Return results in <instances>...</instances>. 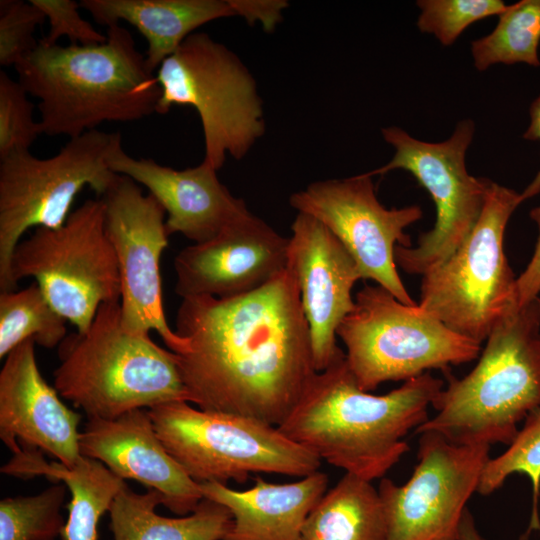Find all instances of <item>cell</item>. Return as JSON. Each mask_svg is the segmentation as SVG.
I'll return each mask as SVG.
<instances>
[{
  "label": "cell",
  "mask_w": 540,
  "mask_h": 540,
  "mask_svg": "<svg viewBox=\"0 0 540 540\" xmlns=\"http://www.w3.org/2000/svg\"><path fill=\"white\" fill-rule=\"evenodd\" d=\"M320 471L291 483H270L261 477L246 490L218 482L200 483L203 498L225 506L232 526L224 540H299L302 526L327 490Z\"/></svg>",
  "instance_id": "obj_21"
},
{
  "label": "cell",
  "mask_w": 540,
  "mask_h": 540,
  "mask_svg": "<svg viewBox=\"0 0 540 540\" xmlns=\"http://www.w3.org/2000/svg\"><path fill=\"white\" fill-rule=\"evenodd\" d=\"M418 463L404 485L383 478L378 492L387 521L385 540H458L466 503L489 460V445H457L436 432L420 433Z\"/></svg>",
  "instance_id": "obj_13"
},
{
  "label": "cell",
  "mask_w": 540,
  "mask_h": 540,
  "mask_svg": "<svg viewBox=\"0 0 540 540\" xmlns=\"http://www.w3.org/2000/svg\"><path fill=\"white\" fill-rule=\"evenodd\" d=\"M458 540H486L477 530L473 516L468 508L465 509L459 525Z\"/></svg>",
  "instance_id": "obj_37"
},
{
  "label": "cell",
  "mask_w": 540,
  "mask_h": 540,
  "mask_svg": "<svg viewBox=\"0 0 540 540\" xmlns=\"http://www.w3.org/2000/svg\"><path fill=\"white\" fill-rule=\"evenodd\" d=\"M477 365L450 373L432 402L436 415L416 433H439L457 445H509L518 423L540 407V296L513 304L492 328Z\"/></svg>",
  "instance_id": "obj_4"
},
{
  "label": "cell",
  "mask_w": 540,
  "mask_h": 540,
  "mask_svg": "<svg viewBox=\"0 0 540 540\" xmlns=\"http://www.w3.org/2000/svg\"><path fill=\"white\" fill-rule=\"evenodd\" d=\"M417 27L443 46H451L471 24L503 14L509 7L501 0H418Z\"/></svg>",
  "instance_id": "obj_30"
},
{
  "label": "cell",
  "mask_w": 540,
  "mask_h": 540,
  "mask_svg": "<svg viewBox=\"0 0 540 540\" xmlns=\"http://www.w3.org/2000/svg\"><path fill=\"white\" fill-rule=\"evenodd\" d=\"M290 205L325 225L354 259L362 279H371L408 306L411 298L397 272L394 250L411 247L404 228L422 218L418 205L386 209L377 199L372 177L320 180L290 197Z\"/></svg>",
  "instance_id": "obj_15"
},
{
  "label": "cell",
  "mask_w": 540,
  "mask_h": 540,
  "mask_svg": "<svg viewBox=\"0 0 540 540\" xmlns=\"http://www.w3.org/2000/svg\"><path fill=\"white\" fill-rule=\"evenodd\" d=\"M107 164L148 189L167 213L170 236L181 233L195 243L216 236L229 223L248 212L243 199L231 194L204 160L184 170L161 165L153 159H136L122 148L121 135L114 142Z\"/></svg>",
  "instance_id": "obj_20"
},
{
  "label": "cell",
  "mask_w": 540,
  "mask_h": 540,
  "mask_svg": "<svg viewBox=\"0 0 540 540\" xmlns=\"http://www.w3.org/2000/svg\"><path fill=\"white\" fill-rule=\"evenodd\" d=\"M157 114L193 107L201 121L204 161L216 170L227 154L244 158L265 132L256 81L240 58L207 33L194 32L156 71Z\"/></svg>",
  "instance_id": "obj_6"
},
{
  "label": "cell",
  "mask_w": 540,
  "mask_h": 540,
  "mask_svg": "<svg viewBox=\"0 0 540 540\" xmlns=\"http://www.w3.org/2000/svg\"><path fill=\"white\" fill-rule=\"evenodd\" d=\"M169 454L197 483H244L250 473L305 477L321 459L255 418L191 407L174 401L148 409Z\"/></svg>",
  "instance_id": "obj_7"
},
{
  "label": "cell",
  "mask_w": 540,
  "mask_h": 540,
  "mask_svg": "<svg viewBox=\"0 0 540 540\" xmlns=\"http://www.w3.org/2000/svg\"><path fill=\"white\" fill-rule=\"evenodd\" d=\"M44 13L31 0L0 1V65L20 64L38 46L36 28L45 21Z\"/></svg>",
  "instance_id": "obj_32"
},
{
  "label": "cell",
  "mask_w": 540,
  "mask_h": 540,
  "mask_svg": "<svg viewBox=\"0 0 540 540\" xmlns=\"http://www.w3.org/2000/svg\"><path fill=\"white\" fill-rule=\"evenodd\" d=\"M495 29L471 42V55L478 71L494 64L525 63L540 67V0H521L501 14Z\"/></svg>",
  "instance_id": "obj_27"
},
{
  "label": "cell",
  "mask_w": 540,
  "mask_h": 540,
  "mask_svg": "<svg viewBox=\"0 0 540 540\" xmlns=\"http://www.w3.org/2000/svg\"><path fill=\"white\" fill-rule=\"evenodd\" d=\"M384 140L394 147L393 158L365 174L372 177L395 169L412 174L432 197L436 207L433 228L420 235L415 247L397 245L396 265L409 274L424 275L452 255L475 227L483 210L491 180L469 174L465 157L475 124L460 121L451 137L438 143L413 138L403 129H382Z\"/></svg>",
  "instance_id": "obj_12"
},
{
  "label": "cell",
  "mask_w": 540,
  "mask_h": 540,
  "mask_svg": "<svg viewBox=\"0 0 540 540\" xmlns=\"http://www.w3.org/2000/svg\"><path fill=\"white\" fill-rule=\"evenodd\" d=\"M336 334L366 392L386 381H406L430 369L470 362L481 352V344L452 331L418 303H401L379 285H365L356 294L354 309Z\"/></svg>",
  "instance_id": "obj_8"
},
{
  "label": "cell",
  "mask_w": 540,
  "mask_h": 540,
  "mask_svg": "<svg viewBox=\"0 0 540 540\" xmlns=\"http://www.w3.org/2000/svg\"><path fill=\"white\" fill-rule=\"evenodd\" d=\"M98 24L107 27L124 21L147 41L149 70L156 73L184 40L200 26L235 16L229 0H81Z\"/></svg>",
  "instance_id": "obj_22"
},
{
  "label": "cell",
  "mask_w": 540,
  "mask_h": 540,
  "mask_svg": "<svg viewBox=\"0 0 540 540\" xmlns=\"http://www.w3.org/2000/svg\"><path fill=\"white\" fill-rule=\"evenodd\" d=\"M104 43L39 42L15 69L39 100L42 134L78 137L105 121L132 122L157 113L161 88L130 31L109 26Z\"/></svg>",
  "instance_id": "obj_3"
},
{
  "label": "cell",
  "mask_w": 540,
  "mask_h": 540,
  "mask_svg": "<svg viewBox=\"0 0 540 540\" xmlns=\"http://www.w3.org/2000/svg\"><path fill=\"white\" fill-rule=\"evenodd\" d=\"M38 475L62 481L70 491L69 516L60 535L62 540H97L101 516L126 486L102 462L82 455L71 467L44 460L33 471V476Z\"/></svg>",
  "instance_id": "obj_25"
},
{
  "label": "cell",
  "mask_w": 540,
  "mask_h": 540,
  "mask_svg": "<svg viewBox=\"0 0 540 540\" xmlns=\"http://www.w3.org/2000/svg\"><path fill=\"white\" fill-rule=\"evenodd\" d=\"M289 261L309 325L314 365L325 370L340 350L337 328L354 309L359 269L338 238L314 217L298 213L291 226Z\"/></svg>",
  "instance_id": "obj_18"
},
{
  "label": "cell",
  "mask_w": 540,
  "mask_h": 540,
  "mask_svg": "<svg viewBox=\"0 0 540 540\" xmlns=\"http://www.w3.org/2000/svg\"><path fill=\"white\" fill-rule=\"evenodd\" d=\"M67 322L36 282L19 291L0 292V358L28 339L48 349L60 345Z\"/></svg>",
  "instance_id": "obj_26"
},
{
  "label": "cell",
  "mask_w": 540,
  "mask_h": 540,
  "mask_svg": "<svg viewBox=\"0 0 540 540\" xmlns=\"http://www.w3.org/2000/svg\"><path fill=\"white\" fill-rule=\"evenodd\" d=\"M101 199L105 231L118 262L124 328L141 334L154 330L169 350L185 352L188 341L170 328L163 307L160 258L169 237L163 207L120 174Z\"/></svg>",
  "instance_id": "obj_14"
},
{
  "label": "cell",
  "mask_w": 540,
  "mask_h": 540,
  "mask_svg": "<svg viewBox=\"0 0 540 540\" xmlns=\"http://www.w3.org/2000/svg\"><path fill=\"white\" fill-rule=\"evenodd\" d=\"M66 485L0 502V540H55L65 525L60 513Z\"/></svg>",
  "instance_id": "obj_29"
},
{
  "label": "cell",
  "mask_w": 540,
  "mask_h": 540,
  "mask_svg": "<svg viewBox=\"0 0 540 540\" xmlns=\"http://www.w3.org/2000/svg\"><path fill=\"white\" fill-rule=\"evenodd\" d=\"M521 193L491 181L481 215L466 240L422 275L418 306L457 334L481 344L517 303L504 233Z\"/></svg>",
  "instance_id": "obj_9"
},
{
  "label": "cell",
  "mask_w": 540,
  "mask_h": 540,
  "mask_svg": "<svg viewBox=\"0 0 540 540\" xmlns=\"http://www.w3.org/2000/svg\"><path fill=\"white\" fill-rule=\"evenodd\" d=\"M288 261L289 238L248 211L213 238L176 255L175 292L182 299L237 297L272 281Z\"/></svg>",
  "instance_id": "obj_16"
},
{
  "label": "cell",
  "mask_w": 540,
  "mask_h": 540,
  "mask_svg": "<svg viewBox=\"0 0 540 540\" xmlns=\"http://www.w3.org/2000/svg\"><path fill=\"white\" fill-rule=\"evenodd\" d=\"M426 372L384 395L362 390L340 349L278 426L291 440L346 473L382 478L409 450L403 438L428 418L443 389Z\"/></svg>",
  "instance_id": "obj_2"
},
{
  "label": "cell",
  "mask_w": 540,
  "mask_h": 540,
  "mask_svg": "<svg viewBox=\"0 0 540 540\" xmlns=\"http://www.w3.org/2000/svg\"><path fill=\"white\" fill-rule=\"evenodd\" d=\"M531 219L538 227V239L533 255L525 270L517 277V303L524 305L530 300L540 296V206L530 211Z\"/></svg>",
  "instance_id": "obj_35"
},
{
  "label": "cell",
  "mask_w": 540,
  "mask_h": 540,
  "mask_svg": "<svg viewBox=\"0 0 540 540\" xmlns=\"http://www.w3.org/2000/svg\"><path fill=\"white\" fill-rule=\"evenodd\" d=\"M176 354L187 401L279 426L317 374L309 325L288 266L263 287L231 298H183Z\"/></svg>",
  "instance_id": "obj_1"
},
{
  "label": "cell",
  "mask_w": 540,
  "mask_h": 540,
  "mask_svg": "<svg viewBox=\"0 0 540 540\" xmlns=\"http://www.w3.org/2000/svg\"><path fill=\"white\" fill-rule=\"evenodd\" d=\"M159 504L162 497L157 491L138 494L126 485L109 509L114 540H224L232 526L230 511L206 498L180 518L158 515Z\"/></svg>",
  "instance_id": "obj_23"
},
{
  "label": "cell",
  "mask_w": 540,
  "mask_h": 540,
  "mask_svg": "<svg viewBox=\"0 0 540 540\" xmlns=\"http://www.w3.org/2000/svg\"><path fill=\"white\" fill-rule=\"evenodd\" d=\"M386 535L378 490L371 481L345 473L311 510L299 540H385Z\"/></svg>",
  "instance_id": "obj_24"
},
{
  "label": "cell",
  "mask_w": 540,
  "mask_h": 540,
  "mask_svg": "<svg viewBox=\"0 0 540 540\" xmlns=\"http://www.w3.org/2000/svg\"><path fill=\"white\" fill-rule=\"evenodd\" d=\"M45 15L49 30L39 40L44 45H56L66 37L71 45H94L104 43L106 34L96 30L90 22L81 17L80 3L73 0H31Z\"/></svg>",
  "instance_id": "obj_33"
},
{
  "label": "cell",
  "mask_w": 540,
  "mask_h": 540,
  "mask_svg": "<svg viewBox=\"0 0 540 540\" xmlns=\"http://www.w3.org/2000/svg\"><path fill=\"white\" fill-rule=\"evenodd\" d=\"M82 456L102 462L121 479L157 491L175 514L192 513L203 500L194 481L160 441L148 410L136 409L113 419L90 418L79 437Z\"/></svg>",
  "instance_id": "obj_19"
},
{
  "label": "cell",
  "mask_w": 540,
  "mask_h": 540,
  "mask_svg": "<svg viewBox=\"0 0 540 540\" xmlns=\"http://www.w3.org/2000/svg\"><path fill=\"white\" fill-rule=\"evenodd\" d=\"M529 113L531 121L529 127L523 134V138L529 141L540 140V95L531 103ZM538 194H540V170L531 183L521 193V197L524 201Z\"/></svg>",
  "instance_id": "obj_36"
},
{
  "label": "cell",
  "mask_w": 540,
  "mask_h": 540,
  "mask_svg": "<svg viewBox=\"0 0 540 540\" xmlns=\"http://www.w3.org/2000/svg\"><path fill=\"white\" fill-rule=\"evenodd\" d=\"M18 80L0 71V159L29 150L42 134L33 117L34 105Z\"/></svg>",
  "instance_id": "obj_31"
},
{
  "label": "cell",
  "mask_w": 540,
  "mask_h": 540,
  "mask_svg": "<svg viewBox=\"0 0 540 540\" xmlns=\"http://www.w3.org/2000/svg\"><path fill=\"white\" fill-rule=\"evenodd\" d=\"M59 356L54 388L88 419L187 401L176 354L149 334L126 330L120 301L101 304L84 334L61 342Z\"/></svg>",
  "instance_id": "obj_5"
},
{
  "label": "cell",
  "mask_w": 540,
  "mask_h": 540,
  "mask_svg": "<svg viewBox=\"0 0 540 540\" xmlns=\"http://www.w3.org/2000/svg\"><path fill=\"white\" fill-rule=\"evenodd\" d=\"M522 473L529 477L532 484V512L525 534L520 540H528L532 531L540 530V407L534 409L524 419L523 427L518 430L509 447L499 456L486 462L476 492L488 496L499 489L506 479Z\"/></svg>",
  "instance_id": "obj_28"
},
{
  "label": "cell",
  "mask_w": 540,
  "mask_h": 540,
  "mask_svg": "<svg viewBox=\"0 0 540 540\" xmlns=\"http://www.w3.org/2000/svg\"><path fill=\"white\" fill-rule=\"evenodd\" d=\"M120 133L90 130L70 138L49 158L29 150L0 159V291H15L10 263L17 244L31 227L59 228L75 197L86 186L102 196L117 174L107 156Z\"/></svg>",
  "instance_id": "obj_11"
},
{
  "label": "cell",
  "mask_w": 540,
  "mask_h": 540,
  "mask_svg": "<svg viewBox=\"0 0 540 540\" xmlns=\"http://www.w3.org/2000/svg\"><path fill=\"white\" fill-rule=\"evenodd\" d=\"M35 344L28 339L5 357L0 371V438L13 458L46 454L71 467L81 457V415L42 377Z\"/></svg>",
  "instance_id": "obj_17"
},
{
  "label": "cell",
  "mask_w": 540,
  "mask_h": 540,
  "mask_svg": "<svg viewBox=\"0 0 540 540\" xmlns=\"http://www.w3.org/2000/svg\"><path fill=\"white\" fill-rule=\"evenodd\" d=\"M33 277L53 308L78 334L91 326L103 303L119 302L118 262L105 231L102 199H88L59 228L38 227L12 255L10 280Z\"/></svg>",
  "instance_id": "obj_10"
},
{
  "label": "cell",
  "mask_w": 540,
  "mask_h": 540,
  "mask_svg": "<svg viewBox=\"0 0 540 540\" xmlns=\"http://www.w3.org/2000/svg\"><path fill=\"white\" fill-rule=\"evenodd\" d=\"M235 15L242 16L253 25L260 22L270 32L282 19V10L288 6L284 0H229Z\"/></svg>",
  "instance_id": "obj_34"
}]
</instances>
